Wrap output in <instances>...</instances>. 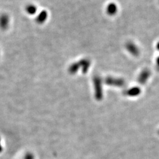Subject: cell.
I'll return each instance as SVG.
<instances>
[{"mask_svg":"<svg viewBox=\"0 0 159 159\" xmlns=\"http://www.w3.org/2000/svg\"><path fill=\"white\" fill-rule=\"evenodd\" d=\"M94 85L95 89V97L98 101L101 100L103 98V90L101 80L98 77H95L94 78Z\"/></svg>","mask_w":159,"mask_h":159,"instance_id":"obj_1","label":"cell"},{"mask_svg":"<svg viewBox=\"0 0 159 159\" xmlns=\"http://www.w3.org/2000/svg\"><path fill=\"white\" fill-rule=\"evenodd\" d=\"M106 83L110 86H114L116 87H122L125 84V81L121 78L107 77L106 79Z\"/></svg>","mask_w":159,"mask_h":159,"instance_id":"obj_2","label":"cell"},{"mask_svg":"<svg viewBox=\"0 0 159 159\" xmlns=\"http://www.w3.org/2000/svg\"><path fill=\"white\" fill-rule=\"evenodd\" d=\"M126 49L127 51L134 56H138L140 54V50L136 44L132 42H129L127 43Z\"/></svg>","mask_w":159,"mask_h":159,"instance_id":"obj_3","label":"cell"},{"mask_svg":"<svg viewBox=\"0 0 159 159\" xmlns=\"http://www.w3.org/2000/svg\"><path fill=\"white\" fill-rule=\"evenodd\" d=\"M9 17L7 14H3L0 16V28L3 30H6L7 29L9 25Z\"/></svg>","mask_w":159,"mask_h":159,"instance_id":"obj_4","label":"cell"},{"mask_svg":"<svg viewBox=\"0 0 159 159\" xmlns=\"http://www.w3.org/2000/svg\"><path fill=\"white\" fill-rule=\"evenodd\" d=\"M150 75V71L148 69L143 70L139 76V78H138L139 82L141 84H144L148 79Z\"/></svg>","mask_w":159,"mask_h":159,"instance_id":"obj_5","label":"cell"},{"mask_svg":"<svg viewBox=\"0 0 159 159\" xmlns=\"http://www.w3.org/2000/svg\"><path fill=\"white\" fill-rule=\"evenodd\" d=\"M140 89L139 87H133L127 90V94L129 96H136L140 93Z\"/></svg>","mask_w":159,"mask_h":159,"instance_id":"obj_6","label":"cell"},{"mask_svg":"<svg viewBox=\"0 0 159 159\" xmlns=\"http://www.w3.org/2000/svg\"><path fill=\"white\" fill-rule=\"evenodd\" d=\"M107 10V13L109 15H114L117 11V6L115 4L111 3L108 6Z\"/></svg>","mask_w":159,"mask_h":159,"instance_id":"obj_7","label":"cell"},{"mask_svg":"<svg viewBox=\"0 0 159 159\" xmlns=\"http://www.w3.org/2000/svg\"><path fill=\"white\" fill-rule=\"evenodd\" d=\"M47 17V13L46 11H43L38 16L37 20L39 23H43L46 21Z\"/></svg>","mask_w":159,"mask_h":159,"instance_id":"obj_8","label":"cell"},{"mask_svg":"<svg viewBox=\"0 0 159 159\" xmlns=\"http://www.w3.org/2000/svg\"><path fill=\"white\" fill-rule=\"evenodd\" d=\"M26 11L29 14H34L36 13L37 8L36 7L33 5H28L26 7Z\"/></svg>","mask_w":159,"mask_h":159,"instance_id":"obj_9","label":"cell"},{"mask_svg":"<svg viewBox=\"0 0 159 159\" xmlns=\"http://www.w3.org/2000/svg\"><path fill=\"white\" fill-rule=\"evenodd\" d=\"M24 159H34V157L32 155V154H31V153H27L25 155V156L24 157Z\"/></svg>","mask_w":159,"mask_h":159,"instance_id":"obj_10","label":"cell"},{"mask_svg":"<svg viewBox=\"0 0 159 159\" xmlns=\"http://www.w3.org/2000/svg\"><path fill=\"white\" fill-rule=\"evenodd\" d=\"M156 64H157L158 67L159 68V56L156 59Z\"/></svg>","mask_w":159,"mask_h":159,"instance_id":"obj_11","label":"cell"},{"mask_svg":"<svg viewBox=\"0 0 159 159\" xmlns=\"http://www.w3.org/2000/svg\"><path fill=\"white\" fill-rule=\"evenodd\" d=\"M156 48H157V50L159 51V42H158L157 43V44H156Z\"/></svg>","mask_w":159,"mask_h":159,"instance_id":"obj_12","label":"cell"},{"mask_svg":"<svg viewBox=\"0 0 159 159\" xmlns=\"http://www.w3.org/2000/svg\"><path fill=\"white\" fill-rule=\"evenodd\" d=\"M2 151V147L1 146V145H0V152H1Z\"/></svg>","mask_w":159,"mask_h":159,"instance_id":"obj_13","label":"cell"}]
</instances>
